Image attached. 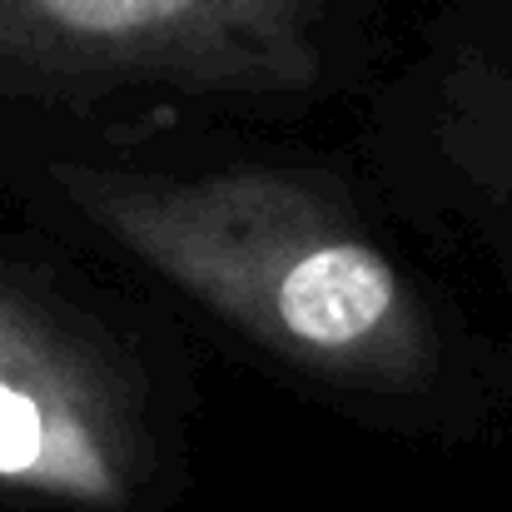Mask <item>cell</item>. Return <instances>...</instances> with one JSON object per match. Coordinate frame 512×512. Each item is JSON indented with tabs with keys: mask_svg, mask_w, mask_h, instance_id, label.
<instances>
[{
	"mask_svg": "<svg viewBox=\"0 0 512 512\" xmlns=\"http://www.w3.org/2000/svg\"><path fill=\"white\" fill-rule=\"evenodd\" d=\"M45 184L120 259L309 388L383 413L473 398L468 339L334 170L105 150L50 160Z\"/></svg>",
	"mask_w": 512,
	"mask_h": 512,
	"instance_id": "obj_1",
	"label": "cell"
},
{
	"mask_svg": "<svg viewBox=\"0 0 512 512\" xmlns=\"http://www.w3.org/2000/svg\"><path fill=\"white\" fill-rule=\"evenodd\" d=\"M368 0H0V95L165 120L348 90Z\"/></svg>",
	"mask_w": 512,
	"mask_h": 512,
	"instance_id": "obj_2",
	"label": "cell"
},
{
	"mask_svg": "<svg viewBox=\"0 0 512 512\" xmlns=\"http://www.w3.org/2000/svg\"><path fill=\"white\" fill-rule=\"evenodd\" d=\"M170 443L174 403L145 343L45 279L0 274V493L140 512Z\"/></svg>",
	"mask_w": 512,
	"mask_h": 512,
	"instance_id": "obj_3",
	"label": "cell"
},
{
	"mask_svg": "<svg viewBox=\"0 0 512 512\" xmlns=\"http://www.w3.org/2000/svg\"><path fill=\"white\" fill-rule=\"evenodd\" d=\"M378 165L403 199L483 214L512 209V30L458 5L378 110Z\"/></svg>",
	"mask_w": 512,
	"mask_h": 512,
	"instance_id": "obj_4",
	"label": "cell"
},
{
	"mask_svg": "<svg viewBox=\"0 0 512 512\" xmlns=\"http://www.w3.org/2000/svg\"><path fill=\"white\" fill-rule=\"evenodd\" d=\"M483 229H488V239L498 244V254H503V269H508L512 279V209H483V214H473Z\"/></svg>",
	"mask_w": 512,
	"mask_h": 512,
	"instance_id": "obj_5",
	"label": "cell"
}]
</instances>
